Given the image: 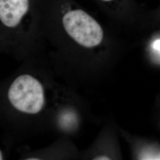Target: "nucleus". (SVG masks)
I'll return each instance as SVG.
<instances>
[{
	"instance_id": "obj_3",
	"label": "nucleus",
	"mask_w": 160,
	"mask_h": 160,
	"mask_svg": "<svg viewBox=\"0 0 160 160\" xmlns=\"http://www.w3.org/2000/svg\"><path fill=\"white\" fill-rule=\"evenodd\" d=\"M30 0H0V21L7 29L19 26L29 12Z\"/></svg>"
},
{
	"instance_id": "obj_5",
	"label": "nucleus",
	"mask_w": 160,
	"mask_h": 160,
	"mask_svg": "<svg viewBox=\"0 0 160 160\" xmlns=\"http://www.w3.org/2000/svg\"><path fill=\"white\" fill-rule=\"evenodd\" d=\"M93 160H110L109 157L107 155H98Z\"/></svg>"
},
{
	"instance_id": "obj_4",
	"label": "nucleus",
	"mask_w": 160,
	"mask_h": 160,
	"mask_svg": "<svg viewBox=\"0 0 160 160\" xmlns=\"http://www.w3.org/2000/svg\"><path fill=\"white\" fill-rule=\"evenodd\" d=\"M151 48L155 53L158 55L160 58V39L155 40L151 44Z\"/></svg>"
},
{
	"instance_id": "obj_1",
	"label": "nucleus",
	"mask_w": 160,
	"mask_h": 160,
	"mask_svg": "<svg viewBox=\"0 0 160 160\" xmlns=\"http://www.w3.org/2000/svg\"><path fill=\"white\" fill-rule=\"evenodd\" d=\"M7 97L14 109L24 114H36L43 109L45 89L40 81L32 75L18 76L10 86Z\"/></svg>"
},
{
	"instance_id": "obj_2",
	"label": "nucleus",
	"mask_w": 160,
	"mask_h": 160,
	"mask_svg": "<svg viewBox=\"0 0 160 160\" xmlns=\"http://www.w3.org/2000/svg\"><path fill=\"white\" fill-rule=\"evenodd\" d=\"M62 24L66 33L80 46L92 49L103 42L104 32L100 24L84 10L72 9L65 12Z\"/></svg>"
},
{
	"instance_id": "obj_6",
	"label": "nucleus",
	"mask_w": 160,
	"mask_h": 160,
	"mask_svg": "<svg viewBox=\"0 0 160 160\" xmlns=\"http://www.w3.org/2000/svg\"><path fill=\"white\" fill-rule=\"evenodd\" d=\"M102 1H106V2H109V1H112V0H102Z\"/></svg>"
}]
</instances>
